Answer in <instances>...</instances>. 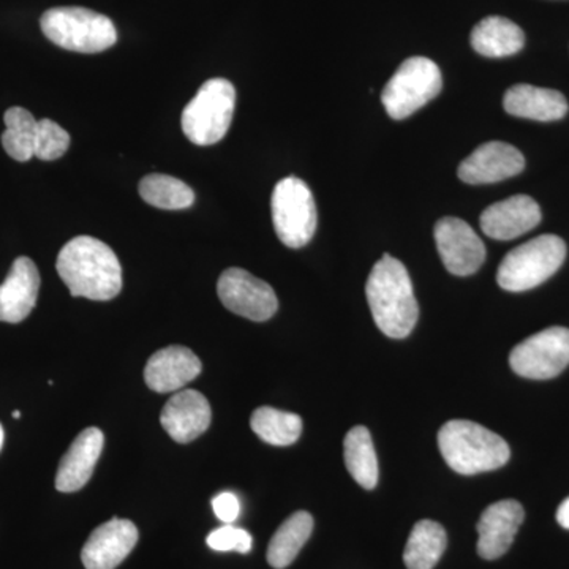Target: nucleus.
<instances>
[{"label":"nucleus","mask_w":569,"mask_h":569,"mask_svg":"<svg viewBox=\"0 0 569 569\" xmlns=\"http://www.w3.org/2000/svg\"><path fill=\"white\" fill-rule=\"evenodd\" d=\"M6 132L2 133V146L11 159L17 162H29L36 152V118L24 108L13 107L3 116Z\"/></svg>","instance_id":"bb28decb"},{"label":"nucleus","mask_w":569,"mask_h":569,"mask_svg":"<svg viewBox=\"0 0 569 569\" xmlns=\"http://www.w3.org/2000/svg\"><path fill=\"white\" fill-rule=\"evenodd\" d=\"M526 512L516 500L490 505L478 520V553L485 560H497L508 552L522 526Z\"/></svg>","instance_id":"4468645a"},{"label":"nucleus","mask_w":569,"mask_h":569,"mask_svg":"<svg viewBox=\"0 0 569 569\" xmlns=\"http://www.w3.org/2000/svg\"><path fill=\"white\" fill-rule=\"evenodd\" d=\"M367 302L376 325L391 339H406L417 325L419 307L406 266L385 254L366 283Z\"/></svg>","instance_id":"f03ea898"},{"label":"nucleus","mask_w":569,"mask_h":569,"mask_svg":"<svg viewBox=\"0 0 569 569\" xmlns=\"http://www.w3.org/2000/svg\"><path fill=\"white\" fill-rule=\"evenodd\" d=\"M443 89V77L436 62L427 58H410L385 86L381 102L396 121L421 110Z\"/></svg>","instance_id":"0eeeda50"},{"label":"nucleus","mask_w":569,"mask_h":569,"mask_svg":"<svg viewBox=\"0 0 569 569\" xmlns=\"http://www.w3.org/2000/svg\"><path fill=\"white\" fill-rule=\"evenodd\" d=\"M3 440H6V433H3V427L0 425V451H2Z\"/></svg>","instance_id":"2f4dec72"},{"label":"nucleus","mask_w":569,"mask_h":569,"mask_svg":"<svg viewBox=\"0 0 569 569\" xmlns=\"http://www.w3.org/2000/svg\"><path fill=\"white\" fill-rule=\"evenodd\" d=\"M557 522H559L560 527H563V529L569 530V497L560 505L559 509H557Z\"/></svg>","instance_id":"7c9ffc66"},{"label":"nucleus","mask_w":569,"mask_h":569,"mask_svg":"<svg viewBox=\"0 0 569 569\" xmlns=\"http://www.w3.org/2000/svg\"><path fill=\"white\" fill-rule=\"evenodd\" d=\"M69 146L70 134L59 123L51 121V119H41L37 123L33 157L44 160V162H52V160L61 159L63 153L69 151Z\"/></svg>","instance_id":"cd10ccee"},{"label":"nucleus","mask_w":569,"mask_h":569,"mask_svg":"<svg viewBox=\"0 0 569 569\" xmlns=\"http://www.w3.org/2000/svg\"><path fill=\"white\" fill-rule=\"evenodd\" d=\"M206 542L217 552L249 553L252 550L253 539L249 531L238 529L233 523H224L220 529L211 531Z\"/></svg>","instance_id":"c85d7f7f"},{"label":"nucleus","mask_w":569,"mask_h":569,"mask_svg":"<svg viewBox=\"0 0 569 569\" xmlns=\"http://www.w3.org/2000/svg\"><path fill=\"white\" fill-rule=\"evenodd\" d=\"M140 194L146 203L164 211H181L190 208L194 201L193 190L168 174H149L141 179Z\"/></svg>","instance_id":"a878e982"},{"label":"nucleus","mask_w":569,"mask_h":569,"mask_svg":"<svg viewBox=\"0 0 569 569\" xmlns=\"http://www.w3.org/2000/svg\"><path fill=\"white\" fill-rule=\"evenodd\" d=\"M137 526L132 520L111 519L92 531L82 548L81 560L86 569H116L137 546Z\"/></svg>","instance_id":"f8f14e48"},{"label":"nucleus","mask_w":569,"mask_h":569,"mask_svg":"<svg viewBox=\"0 0 569 569\" xmlns=\"http://www.w3.org/2000/svg\"><path fill=\"white\" fill-rule=\"evenodd\" d=\"M541 222V208L533 198L516 194L489 206L479 217L482 233L497 241H511Z\"/></svg>","instance_id":"2eb2a0df"},{"label":"nucleus","mask_w":569,"mask_h":569,"mask_svg":"<svg viewBox=\"0 0 569 569\" xmlns=\"http://www.w3.org/2000/svg\"><path fill=\"white\" fill-rule=\"evenodd\" d=\"M438 448L445 462L459 475L497 470L511 458V451L503 438L466 419H455L441 427L438 432Z\"/></svg>","instance_id":"7ed1b4c3"},{"label":"nucleus","mask_w":569,"mask_h":569,"mask_svg":"<svg viewBox=\"0 0 569 569\" xmlns=\"http://www.w3.org/2000/svg\"><path fill=\"white\" fill-rule=\"evenodd\" d=\"M40 290V274L36 263L28 257H20L11 266L6 282L0 284V321L21 323L37 305Z\"/></svg>","instance_id":"a211bd4d"},{"label":"nucleus","mask_w":569,"mask_h":569,"mask_svg":"<svg viewBox=\"0 0 569 569\" xmlns=\"http://www.w3.org/2000/svg\"><path fill=\"white\" fill-rule=\"evenodd\" d=\"M250 427L264 443L272 447H290L302 433V419L295 413L261 407L253 411Z\"/></svg>","instance_id":"393cba45"},{"label":"nucleus","mask_w":569,"mask_h":569,"mask_svg":"<svg viewBox=\"0 0 569 569\" xmlns=\"http://www.w3.org/2000/svg\"><path fill=\"white\" fill-rule=\"evenodd\" d=\"M503 107L508 114L539 122L559 121L567 116L569 108L563 93L530 84L509 88L505 93Z\"/></svg>","instance_id":"aec40b11"},{"label":"nucleus","mask_w":569,"mask_h":569,"mask_svg":"<svg viewBox=\"0 0 569 569\" xmlns=\"http://www.w3.org/2000/svg\"><path fill=\"white\" fill-rule=\"evenodd\" d=\"M447 531L436 520H419L411 530L403 563L408 569H433L447 549Z\"/></svg>","instance_id":"4be33fe9"},{"label":"nucleus","mask_w":569,"mask_h":569,"mask_svg":"<svg viewBox=\"0 0 569 569\" xmlns=\"http://www.w3.org/2000/svg\"><path fill=\"white\" fill-rule=\"evenodd\" d=\"M212 411L208 399L194 389L176 392L160 415L168 436L178 443H190L211 426Z\"/></svg>","instance_id":"f3484780"},{"label":"nucleus","mask_w":569,"mask_h":569,"mask_svg":"<svg viewBox=\"0 0 569 569\" xmlns=\"http://www.w3.org/2000/svg\"><path fill=\"white\" fill-rule=\"evenodd\" d=\"M272 222L280 241L290 249H301L317 231L316 198L309 186L295 176L277 183L271 200Z\"/></svg>","instance_id":"6e6552de"},{"label":"nucleus","mask_w":569,"mask_h":569,"mask_svg":"<svg viewBox=\"0 0 569 569\" xmlns=\"http://www.w3.org/2000/svg\"><path fill=\"white\" fill-rule=\"evenodd\" d=\"M40 26L48 40L67 51L96 54L110 50L118 41V31L110 18L81 7L44 11Z\"/></svg>","instance_id":"20e7f679"},{"label":"nucleus","mask_w":569,"mask_h":569,"mask_svg":"<svg viewBox=\"0 0 569 569\" xmlns=\"http://www.w3.org/2000/svg\"><path fill=\"white\" fill-rule=\"evenodd\" d=\"M103 445L102 430L97 427L82 430L59 463L56 489L59 492L70 493L84 488L102 456Z\"/></svg>","instance_id":"6ab92c4d"},{"label":"nucleus","mask_w":569,"mask_h":569,"mask_svg":"<svg viewBox=\"0 0 569 569\" xmlns=\"http://www.w3.org/2000/svg\"><path fill=\"white\" fill-rule=\"evenodd\" d=\"M313 530V518L306 511L295 512L276 531L268 548V561L272 568L283 569L293 563L298 553L309 541Z\"/></svg>","instance_id":"5701e85b"},{"label":"nucleus","mask_w":569,"mask_h":569,"mask_svg":"<svg viewBox=\"0 0 569 569\" xmlns=\"http://www.w3.org/2000/svg\"><path fill=\"white\" fill-rule=\"evenodd\" d=\"M433 236L441 261L451 274L471 276L485 263V242L462 219L443 217L438 220Z\"/></svg>","instance_id":"9b49d317"},{"label":"nucleus","mask_w":569,"mask_h":569,"mask_svg":"<svg viewBox=\"0 0 569 569\" xmlns=\"http://www.w3.org/2000/svg\"><path fill=\"white\" fill-rule=\"evenodd\" d=\"M213 512L224 523H233L241 515V501L233 492L219 493L212 500Z\"/></svg>","instance_id":"c756f323"},{"label":"nucleus","mask_w":569,"mask_h":569,"mask_svg":"<svg viewBox=\"0 0 569 569\" xmlns=\"http://www.w3.org/2000/svg\"><path fill=\"white\" fill-rule=\"evenodd\" d=\"M348 471L361 488L372 490L378 482V460L372 436L365 426H356L343 441Z\"/></svg>","instance_id":"b1692460"},{"label":"nucleus","mask_w":569,"mask_h":569,"mask_svg":"<svg viewBox=\"0 0 569 569\" xmlns=\"http://www.w3.org/2000/svg\"><path fill=\"white\" fill-rule=\"evenodd\" d=\"M217 293L228 310L247 320H269L279 309L271 284L244 269H227L217 283Z\"/></svg>","instance_id":"9d476101"},{"label":"nucleus","mask_w":569,"mask_h":569,"mask_svg":"<svg viewBox=\"0 0 569 569\" xmlns=\"http://www.w3.org/2000/svg\"><path fill=\"white\" fill-rule=\"evenodd\" d=\"M471 47L485 58H508L522 50L526 36L516 22L501 17L479 21L471 32Z\"/></svg>","instance_id":"412c9836"},{"label":"nucleus","mask_w":569,"mask_h":569,"mask_svg":"<svg viewBox=\"0 0 569 569\" xmlns=\"http://www.w3.org/2000/svg\"><path fill=\"white\" fill-rule=\"evenodd\" d=\"M509 366L530 380H549L569 366V329L552 326L520 342L509 355Z\"/></svg>","instance_id":"1a4fd4ad"},{"label":"nucleus","mask_w":569,"mask_h":569,"mask_svg":"<svg viewBox=\"0 0 569 569\" xmlns=\"http://www.w3.org/2000/svg\"><path fill=\"white\" fill-rule=\"evenodd\" d=\"M21 417V411H13V418H20Z\"/></svg>","instance_id":"473e14b6"},{"label":"nucleus","mask_w":569,"mask_h":569,"mask_svg":"<svg viewBox=\"0 0 569 569\" xmlns=\"http://www.w3.org/2000/svg\"><path fill=\"white\" fill-rule=\"evenodd\" d=\"M56 268L73 298L110 301L121 293V263L100 239L91 236L71 239L59 252Z\"/></svg>","instance_id":"f257e3e1"},{"label":"nucleus","mask_w":569,"mask_h":569,"mask_svg":"<svg viewBox=\"0 0 569 569\" xmlns=\"http://www.w3.org/2000/svg\"><path fill=\"white\" fill-rule=\"evenodd\" d=\"M526 159L515 146L503 141H490L479 146L477 151L460 163V181L479 186L505 181L522 173Z\"/></svg>","instance_id":"ddd939ff"},{"label":"nucleus","mask_w":569,"mask_h":569,"mask_svg":"<svg viewBox=\"0 0 569 569\" xmlns=\"http://www.w3.org/2000/svg\"><path fill=\"white\" fill-rule=\"evenodd\" d=\"M203 370L200 358L190 348L171 346L149 358L144 369L146 385L159 395L178 392Z\"/></svg>","instance_id":"dca6fc26"},{"label":"nucleus","mask_w":569,"mask_h":569,"mask_svg":"<svg viewBox=\"0 0 569 569\" xmlns=\"http://www.w3.org/2000/svg\"><path fill=\"white\" fill-rule=\"evenodd\" d=\"M567 258V244L559 236L542 234L516 247L503 258L497 282L503 290L520 293L550 279Z\"/></svg>","instance_id":"39448f33"},{"label":"nucleus","mask_w":569,"mask_h":569,"mask_svg":"<svg viewBox=\"0 0 569 569\" xmlns=\"http://www.w3.org/2000/svg\"><path fill=\"white\" fill-rule=\"evenodd\" d=\"M236 89L224 78H212L182 112V130L193 144L212 146L223 140L233 121Z\"/></svg>","instance_id":"423d86ee"}]
</instances>
